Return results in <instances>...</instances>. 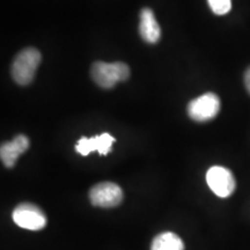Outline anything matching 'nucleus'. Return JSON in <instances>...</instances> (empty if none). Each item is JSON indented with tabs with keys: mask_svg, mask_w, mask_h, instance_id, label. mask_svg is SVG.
Returning <instances> with one entry per match:
<instances>
[{
	"mask_svg": "<svg viewBox=\"0 0 250 250\" xmlns=\"http://www.w3.org/2000/svg\"><path fill=\"white\" fill-rule=\"evenodd\" d=\"M90 76L96 85L104 89H110L121 81L129 79L130 68L122 62H95L90 68Z\"/></svg>",
	"mask_w": 250,
	"mask_h": 250,
	"instance_id": "1",
	"label": "nucleus"
},
{
	"mask_svg": "<svg viewBox=\"0 0 250 250\" xmlns=\"http://www.w3.org/2000/svg\"><path fill=\"white\" fill-rule=\"evenodd\" d=\"M41 54L35 48H27L15 57L12 64V78L19 85H28L35 77L36 70L41 64Z\"/></svg>",
	"mask_w": 250,
	"mask_h": 250,
	"instance_id": "2",
	"label": "nucleus"
},
{
	"mask_svg": "<svg viewBox=\"0 0 250 250\" xmlns=\"http://www.w3.org/2000/svg\"><path fill=\"white\" fill-rule=\"evenodd\" d=\"M220 111V99L217 94L206 93L188 104V115L196 122L213 120Z\"/></svg>",
	"mask_w": 250,
	"mask_h": 250,
	"instance_id": "3",
	"label": "nucleus"
},
{
	"mask_svg": "<svg viewBox=\"0 0 250 250\" xmlns=\"http://www.w3.org/2000/svg\"><path fill=\"white\" fill-rule=\"evenodd\" d=\"M14 223L19 227L29 230H40L45 227V214L40 208L30 203H22L14 208L13 214Z\"/></svg>",
	"mask_w": 250,
	"mask_h": 250,
	"instance_id": "4",
	"label": "nucleus"
},
{
	"mask_svg": "<svg viewBox=\"0 0 250 250\" xmlns=\"http://www.w3.org/2000/svg\"><path fill=\"white\" fill-rule=\"evenodd\" d=\"M206 181L212 191L221 198L229 197L236 188L232 171L220 166H213L208 170Z\"/></svg>",
	"mask_w": 250,
	"mask_h": 250,
	"instance_id": "5",
	"label": "nucleus"
},
{
	"mask_svg": "<svg viewBox=\"0 0 250 250\" xmlns=\"http://www.w3.org/2000/svg\"><path fill=\"white\" fill-rule=\"evenodd\" d=\"M89 199L94 206L115 208L123 201V191L117 184L112 182H102L90 189Z\"/></svg>",
	"mask_w": 250,
	"mask_h": 250,
	"instance_id": "6",
	"label": "nucleus"
},
{
	"mask_svg": "<svg viewBox=\"0 0 250 250\" xmlns=\"http://www.w3.org/2000/svg\"><path fill=\"white\" fill-rule=\"evenodd\" d=\"M115 138L109 133H102L101 136L86 138L83 137L76 145V151L79 154L86 156L94 151H98L101 155H107L110 153Z\"/></svg>",
	"mask_w": 250,
	"mask_h": 250,
	"instance_id": "7",
	"label": "nucleus"
},
{
	"mask_svg": "<svg viewBox=\"0 0 250 250\" xmlns=\"http://www.w3.org/2000/svg\"><path fill=\"white\" fill-rule=\"evenodd\" d=\"M29 147V139L24 134H19L11 142L4 143L0 147V158L7 168L14 167L18 158Z\"/></svg>",
	"mask_w": 250,
	"mask_h": 250,
	"instance_id": "8",
	"label": "nucleus"
},
{
	"mask_svg": "<svg viewBox=\"0 0 250 250\" xmlns=\"http://www.w3.org/2000/svg\"><path fill=\"white\" fill-rule=\"evenodd\" d=\"M139 34L145 42L154 43L160 40L161 29L158 21L154 17V13L151 8H143L140 12V22H139Z\"/></svg>",
	"mask_w": 250,
	"mask_h": 250,
	"instance_id": "9",
	"label": "nucleus"
},
{
	"mask_svg": "<svg viewBox=\"0 0 250 250\" xmlns=\"http://www.w3.org/2000/svg\"><path fill=\"white\" fill-rule=\"evenodd\" d=\"M151 250H184V243L176 234L166 232L154 237Z\"/></svg>",
	"mask_w": 250,
	"mask_h": 250,
	"instance_id": "10",
	"label": "nucleus"
},
{
	"mask_svg": "<svg viewBox=\"0 0 250 250\" xmlns=\"http://www.w3.org/2000/svg\"><path fill=\"white\" fill-rule=\"evenodd\" d=\"M208 5L214 14H227L232 8V0H208Z\"/></svg>",
	"mask_w": 250,
	"mask_h": 250,
	"instance_id": "11",
	"label": "nucleus"
},
{
	"mask_svg": "<svg viewBox=\"0 0 250 250\" xmlns=\"http://www.w3.org/2000/svg\"><path fill=\"white\" fill-rule=\"evenodd\" d=\"M245 86L248 93L250 94V66L245 72Z\"/></svg>",
	"mask_w": 250,
	"mask_h": 250,
	"instance_id": "12",
	"label": "nucleus"
}]
</instances>
